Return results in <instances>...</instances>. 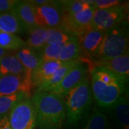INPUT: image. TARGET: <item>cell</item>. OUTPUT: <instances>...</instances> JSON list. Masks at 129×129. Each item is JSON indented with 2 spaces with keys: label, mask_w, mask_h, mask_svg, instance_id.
Masks as SVG:
<instances>
[{
  "label": "cell",
  "mask_w": 129,
  "mask_h": 129,
  "mask_svg": "<svg viewBox=\"0 0 129 129\" xmlns=\"http://www.w3.org/2000/svg\"><path fill=\"white\" fill-rule=\"evenodd\" d=\"M90 88L92 98L103 109H111L124 95L126 82L101 68L90 69Z\"/></svg>",
  "instance_id": "obj_1"
},
{
  "label": "cell",
  "mask_w": 129,
  "mask_h": 129,
  "mask_svg": "<svg viewBox=\"0 0 129 129\" xmlns=\"http://www.w3.org/2000/svg\"><path fill=\"white\" fill-rule=\"evenodd\" d=\"M39 129H62L66 120L64 101L47 92H36L32 98Z\"/></svg>",
  "instance_id": "obj_2"
},
{
  "label": "cell",
  "mask_w": 129,
  "mask_h": 129,
  "mask_svg": "<svg viewBox=\"0 0 129 129\" xmlns=\"http://www.w3.org/2000/svg\"><path fill=\"white\" fill-rule=\"evenodd\" d=\"M92 98L88 77L64 97L66 121L70 126H75L83 119L92 103Z\"/></svg>",
  "instance_id": "obj_3"
},
{
  "label": "cell",
  "mask_w": 129,
  "mask_h": 129,
  "mask_svg": "<svg viewBox=\"0 0 129 129\" xmlns=\"http://www.w3.org/2000/svg\"><path fill=\"white\" fill-rule=\"evenodd\" d=\"M128 52V32L125 22L105 32L101 44L93 57L108 60Z\"/></svg>",
  "instance_id": "obj_4"
},
{
  "label": "cell",
  "mask_w": 129,
  "mask_h": 129,
  "mask_svg": "<svg viewBox=\"0 0 129 129\" xmlns=\"http://www.w3.org/2000/svg\"><path fill=\"white\" fill-rule=\"evenodd\" d=\"M11 129H35L36 113L32 98L26 97L16 103L7 114Z\"/></svg>",
  "instance_id": "obj_5"
},
{
  "label": "cell",
  "mask_w": 129,
  "mask_h": 129,
  "mask_svg": "<svg viewBox=\"0 0 129 129\" xmlns=\"http://www.w3.org/2000/svg\"><path fill=\"white\" fill-rule=\"evenodd\" d=\"M128 4L104 9H94L91 25L92 29L107 32L123 22L128 14Z\"/></svg>",
  "instance_id": "obj_6"
},
{
  "label": "cell",
  "mask_w": 129,
  "mask_h": 129,
  "mask_svg": "<svg viewBox=\"0 0 129 129\" xmlns=\"http://www.w3.org/2000/svg\"><path fill=\"white\" fill-rule=\"evenodd\" d=\"M94 7L73 14H62L60 29L76 38L92 29Z\"/></svg>",
  "instance_id": "obj_7"
},
{
  "label": "cell",
  "mask_w": 129,
  "mask_h": 129,
  "mask_svg": "<svg viewBox=\"0 0 129 129\" xmlns=\"http://www.w3.org/2000/svg\"><path fill=\"white\" fill-rule=\"evenodd\" d=\"M88 66L84 63L81 58V61L78 64L75 65L56 86L47 92L52 93L63 99L67 93L88 78Z\"/></svg>",
  "instance_id": "obj_8"
},
{
  "label": "cell",
  "mask_w": 129,
  "mask_h": 129,
  "mask_svg": "<svg viewBox=\"0 0 129 129\" xmlns=\"http://www.w3.org/2000/svg\"><path fill=\"white\" fill-rule=\"evenodd\" d=\"M32 78L27 74L7 75L0 78V96L24 92L30 96L33 89Z\"/></svg>",
  "instance_id": "obj_9"
},
{
  "label": "cell",
  "mask_w": 129,
  "mask_h": 129,
  "mask_svg": "<svg viewBox=\"0 0 129 129\" xmlns=\"http://www.w3.org/2000/svg\"><path fill=\"white\" fill-rule=\"evenodd\" d=\"M35 7L38 27L60 28L62 22V10L57 1H50L47 5Z\"/></svg>",
  "instance_id": "obj_10"
},
{
  "label": "cell",
  "mask_w": 129,
  "mask_h": 129,
  "mask_svg": "<svg viewBox=\"0 0 129 129\" xmlns=\"http://www.w3.org/2000/svg\"><path fill=\"white\" fill-rule=\"evenodd\" d=\"M93 68H101L115 74L120 78L128 83L129 78V54L128 52L123 55L108 60H95Z\"/></svg>",
  "instance_id": "obj_11"
},
{
  "label": "cell",
  "mask_w": 129,
  "mask_h": 129,
  "mask_svg": "<svg viewBox=\"0 0 129 129\" xmlns=\"http://www.w3.org/2000/svg\"><path fill=\"white\" fill-rule=\"evenodd\" d=\"M105 32L90 29L77 37L82 55L93 56L101 44Z\"/></svg>",
  "instance_id": "obj_12"
},
{
  "label": "cell",
  "mask_w": 129,
  "mask_h": 129,
  "mask_svg": "<svg viewBox=\"0 0 129 129\" xmlns=\"http://www.w3.org/2000/svg\"><path fill=\"white\" fill-rule=\"evenodd\" d=\"M59 60L42 62L32 74L33 88H38L52 76L57 70L63 64Z\"/></svg>",
  "instance_id": "obj_13"
},
{
  "label": "cell",
  "mask_w": 129,
  "mask_h": 129,
  "mask_svg": "<svg viewBox=\"0 0 129 129\" xmlns=\"http://www.w3.org/2000/svg\"><path fill=\"white\" fill-rule=\"evenodd\" d=\"M12 11L27 29V32L35 27H38L35 7L30 1H19Z\"/></svg>",
  "instance_id": "obj_14"
},
{
  "label": "cell",
  "mask_w": 129,
  "mask_h": 129,
  "mask_svg": "<svg viewBox=\"0 0 129 129\" xmlns=\"http://www.w3.org/2000/svg\"><path fill=\"white\" fill-rule=\"evenodd\" d=\"M14 55L23 65L27 75L32 78V73L42 62L39 53L26 46L16 51Z\"/></svg>",
  "instance_id": "obj_15"
},
{
  "label": "cell",
  "mask_w": 129,
  "mask_h": 129,
  "mask_svg": "<svg viewBox=\"0 0 129 129\" xmlns=\"http://www.w3.org/2000/svg\"><path fill=\"white\" fill-rule=\"evenodd\" d=\"M0 31L16 35L27 32L17 16L13 11L0 13Z\"/></svg>",
  "instance_id": "obj_16"
},
{
  "label": "cell",
  "mask_w": 129,
  "mask_h": 129,
  "mask_svg": "<svg viewBox=\"0 0 129 129\" xmlns=\"http://www.w3.org/2000/svg\"><path fill=\"white\" fill-rule=\"evenodd\" d=\"M81 61V58L77 60L64 62L63 64L56 71L52 76L40 87L37 88L36 92H49L52 88L56 86L66 76V75Z\"/></svg>",
  "instance_id": "obj_17"
},
{
  "label": "cell",
  "mask_w": 129,
  "mask_h": 129,
  "mask_svg": "<svg viewBox=\"0 0 129 129\" xmlns=\"http://www.w3.org/2000/svg\"><path fill=\"white\" fill-rule=\"evenodd\" d=\"M26 70L23 65L14 55L8 54L0 59V75L1 76L7 75H24Z\"/></svg>",
  "instance_id": "obj_18"
},
{
  "label": "cell",
  "mask_w": 129,
  "mask_h": 129,
  "mask_svg": "<svg viewBox=\"0 0 129 129\" xmlns=\"http://www.w3.org/2000/svg\"><path fill=\"white\" fill-rule=\"evenodd\" d=\"M111 109L120 129H129V105L125 96L122 97Z\"/></svg>",
  "instance_id": "obj_19"
},
{
  "label": "cell",
  "mask_w": 129,
  "mask_h": 129,
  "mask_svg": "<svg viewBox=\"0 0 129 129\" xmlns=\"http://www.w3.org/2000/svg\"><path fill=\"white\" fill-rule=\"evenodd\" d=\"M27 46L35 51H40L46 45L47 28L35 27L28 31Z\"/></svg>",
  "instance_id": "obj_20"
},
{
  "label": "cell",
  "mask_w": 129,
  "mask_h": 129,
  "mask_svg": "<svg viewBox=\"0 0 129 129\" xmlns=\"http://www.w3.org/2000/svg\"><path fill=\"white\" fill-rule=\"evenodd\" d=\"M82 52L80 48L76 37H73L71 40L67 42L60 52L58 60L62 62L79 60L81 58Z\"/></svg>",
  "instance_id": "obj_21"
},
{
  "label": "cell",
  "mask_w": 129,
  "mask_h": 129,
  "mask_svg": "<svg viewBox=\"0 0 129 129\" xmlns=\"http://www.w3.org/2000/svg\"><path fill=\"white\" fill-rule=\"evenodd\" d=\"M27 46L26 41L16 35L0 31V47L7 51H17Z\"/></svg>",
  "instance_id": "obj_22"
},
{
  "label": "cell",
  "mask_w": 129,
  "mask_h": 129,
  "mask_svg": "<svg viewBox=\"0 0 129 129\" xmlns=\"http://www.w3.org/2000/svg\"><path fill=\"white\" fill-rule=\"evenodd\" d=\"M108 125L106 113L96 108L89 115L82 129H107Z\"/></svg>",
  "instance_id": "obj_23"
},
{
  "label": "cell",
  "mask_w": 129,
  "mask_h": 129,
  "mask_svg": "<svg viewBox=\"0 0 129 129\" xmlns=\"http://www.w3.org/2000/svg\"><path fill=\"white\" fill-rule=\"evenodd\" d=\"M60 5L62 14H73L85 9L93 7L92 1H82V0H73V1H57Z\"/></svg>",
  "instance_id": "obj_24"
},
{
  "label": "cell",
  "mask_w": 129,
  "mask_h": 129,
  "mask_svg": "<svg viewBox=\"0 0 129 129\" xmlns=\"http://www.w3.org/2000/svg\"><path fill=\"white\" fill-rule=\"evenodd\" d=\"M73 36L69 35L60 28H47L46 45L64 44L71 40Z\"/></svg>",
  "instance_id": "obj_25"
},
{
  "label": "cell",
  "mask_w": 129,
  "mask_h": 129,
  "mask_svg": "<svg viewBox=\"0 0 129 129\" xmlns=\"http://www.w3.org/2000/svg\"><path fill=\"white\" fill-rule=\"evenodd\" d=\"M26 97H30L24 92H18L11 95L0 96V115H7L14 106Z\"/></svg>",
  "instance_id": "obj_26"
},
{
  "label": "cell",
  "mask_w": 129,
  "mask_h": 129,
  "mask_svg": "<svg viewBox=\"0 0 129 129\" xmlns=\"http://www.w3.org/2000/svg\"><path fill=\"white\" fill-rule=\"evenodd\" d=\"M64 44H50L46 45L40 52V57L42 62L58 60V57Z\"/></svg>",
  "instance_id": "obj_27"
},
{
  "label": "cell",
  "mask_w": 129,
  "mask_h": 129,
  "mask_svg": "<svg viewBox=\"0 0 129 129\" xmlns=\"http://www.w3.org/2000/svg\"><path fill=\"white\" fill-rule=\"evenodd\" d=\"M121 4L119 0H95L92 1V5L95 9H104L115 7Z\"/></svg>",
  "instance_id": "obj_28"
},
{
  "label": "cell",
  "mask_w": 129,
  "mask_h": 129,
  "mask_svg": "<svg viewBox=\"0 0 129 129\" xmlns=\"http://www.w3.org/2000/svg\"><path fill=\"white\" fill-rule=\"evenodd\" d=\"M18 2L17 0H0V13L12 11Z\"/></svg>",
  "instance_id": "obj_29"
},
{
  "label": "cell",
  "mask_w": 129,
  "mask_h": 129,
  "mask_svg": "<svg viewBox=\"0 0 129 129\" xmlns=\"http://www.w3.org/2000/svg\"><path fill=\"white\" fill-rule=\"evenodd\" d=\"M0 129H11L7 118V115H0Z\"/></svg>",
  "instance_id": "obj_30"
},
{
  "label": "cell",
  "mask_w": 129,
  "mask_h": 129,
  "mask_svg": "<svg viewBox=\"0 0 129 129\" xmlns=\"http://www.w3.org/2000/svg\"><path fill=\"white\" fill-rule=\"evenodd\" d=\"M8 54H9V51L6 50L0 47V59H2L4 56H5L6 55H8Z\"/></svg>",
  "instance_id": "obj_31"
},
{
  "label": "cell",
  "mask_w": 129,
  "mask_h": 129,
  "mask_svg": "<svg viewBox=\"0 0 129 129\" xmlns=\"http://www.w3.org/2000/svg\"><path fill=\"white\" fill-rule=\"evenodd\" d=\"M0 78H1V75H0Z\"/></svg>",
  "instance_id": "obj_32"
}]
</instances>
